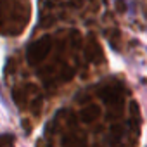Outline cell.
<instances>
[{"mask_svg":"<svg viewBox=\"0 0 147 147\" xmlns=\"http://www.w3.org/2000/svg\"><path fill=\"white\" fill-rule=\"evenodd\" d=\"M50 38H42V40H38V42H35L30 49H28V61L31 62V64H36V62H40L47 54H49V50H50Z\"/></svg>","mask_w":147,"mask_h":147,"instance_id":"6da1fadb","label":"cell"}]
</instances>
